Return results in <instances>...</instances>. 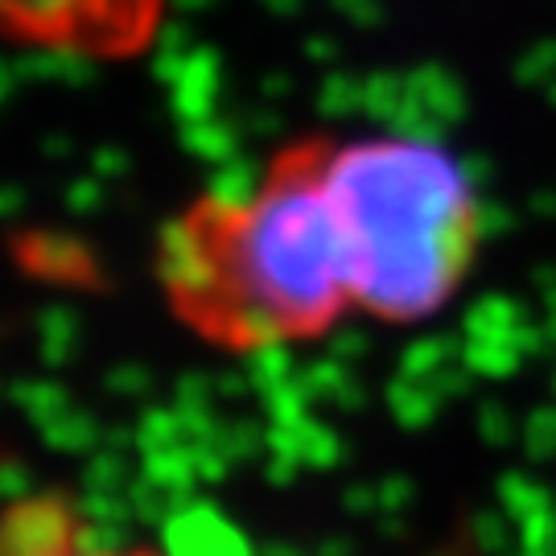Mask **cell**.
Returning a JSON list of instances; mask_svg holds the SVG:
<instances>
[{"mask_svg": "<svg viewBox=\"0 0 556 556\" xmlns=\"http://www.w3.org/2000/svg\"><path fill=\"white\" fill-rule=\"evenodd\" d=\"M326 140H285L252 181L206 190L161 227L153 280L186 334L227 355H268L355 318Z\"/></svg>", "mask_w": 556, "mask_h": 556, "instance_id": "1", "label": "cell"}, {"mask_svg": "<svg viewBox=\"0 0 556 556\" xmlns=\"http://www.w3.org/2000/svg\"><path fill=\"white\" fill-rule=\"evenodd\" d=\"M326 190L351 260L355 314L417 326L454 305L482 252V199L441 140L330 137Z\"/></svg>", "mask_w": 556, "mask_h": 556, "instance_id": "2", "label": "cell"}, {"mask_svg": "<svg viewBox=\"0 0 556 556\" xmlns=\"http://www.w3.org/2000/svg\"><path fill=\"white\" fill-rule=\"evenodd\" d=\"M165 21V0H0V41L83 62L144 54Z\"/></svg>", "mask_w": 556, "mask_h": 556, "instance_id": "3", "label": "cell"}, {"mask_svg": "<svg viewBox=\"0 0 556 556\" xmlns=\"http://www.w3.org/2000/svg\"><path fill=\"white\" fill-rule=\"evenodd\" d=\"M0 556H165L144 544H91L66 503L29 498L0 523Z\"/></svg>", "mask_w": 556, "mask_h": 556, "instance_id": "4", "label": "cell"}]
</instances>
